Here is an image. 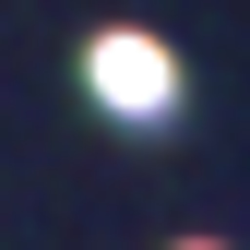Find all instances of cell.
I'll return each mask as SVG.
<instances>
[{
    "label": "cell",
    "instance_id": "cell-1",
    "mask_svg": "<svg viewBox=\"0 0 250 250\" xmlns=\"http://www.w3.org/2000/svg\"><path fill=\"white\" fill-rule=\"evenodd\" d=\"M83 83H96V107H119V119H167L179 107V60L155 48V36H131V24L83 48Z\"/></svg>",
    "mask_w": 250,
    "mask_h": 250
}]
</instances>
